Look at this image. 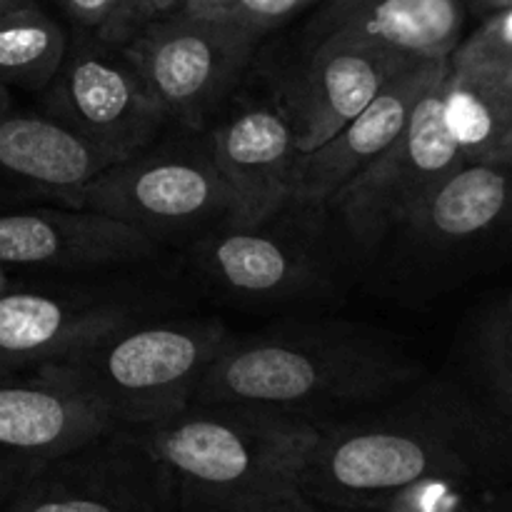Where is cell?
I'll return each mask as SVG.
<instances>
[{
	"instance_id": "52a82bcc",
	"label": "cell",
	"mask_w": 512,
	"mask_h": 512,
	"mask_svg": "<svg viewBox=\"0 0 512 512\" xmlns=\"http://www.w3.org/2000/svg\"><path fill=\"white\" fill-rule=\"evenodd\" d=\"M40 95L45 113L113 163L153 145L173 125L125 50L78 28L68 35L58 73Z\"/></svg>"
},
{
	"instance_id": "83f0119b",
	"label": "cell",
	"mask_w": 512,
	"mask_h": 512,
	"mask_svg": "<svg viewBox=\"0 0 512 512\" xmlns=\"http://www.w3.org/2000/svg\"><path fill=\"white\" fill-rule=\"evenodd\" d=\"M512 8V0H465V10H468V18L483 20L488 15L498 13V10Z\"/></svg>"
},
{
	"instance_id": "ac0fdd59",
	"label": "cell",
	"mask_w": 512,
	"mask_h": 512,
	"mask_svg": "<svg viewBox=\"0 0 512 512\" xmlns=\"http://www.w3.org/2000/svg\"><path fill=\"white\" fill-rule=\"evenodd\" d=\"M465 23V0H320L303 28V43L343 38L440 60L465 38Z\"/></svg>"
},
{
	"instance_id": "2e32d148",
	"label": "cell",
	"mask_w": 512,
	"mask_h": 512,
	"mask_svg": "<svg viewBox=\"0 0 512 512\" xmlns=\"http://www.w3.org/2000/svg\"><path fill=\"white\" fill-rule=\"evenodd\" d=\"M450 58L420 60L383 85L378 95L328 143L300 155L293 208L325 210L350 178L368 168L408 125L415 105L448 73Z\"/></svg>"
},
{
	"instance_id": "cb8c5ba5",
	"label": "cell",
	"mask_w": 512,
	"mask_h": 512,
	"mask_svg": "<svg viewBox=\"0 0 512 512\" xmlns=\"http://www.w3.org/2000/svg\"><path fill=\"white\" fill-rule=\"evenodd\" d=\"M450 65L512 73V8L478 20V28L453 50Z\"/></svg>"
},
{
	"instance_id": "ba28073f",
	"label": "cell",
	"mask_w": 512,
	"mask_h": 512,
	"mask_svg": "<svg viewBox=\"0 0 512 512\" xmlns=\"http://www.w3.org/2000/svg\"><path fill=\"white\" fill-rule=\"evenodd\" d=\"M445 75L420 98L403 133L325 205L363 250H375L390 230L403 228L435 188L465 165L445 123Z\"/></svg>"
},
{
	"instance_id": "9c48e42d",
	"label": "cell",
	"mask_w": 512,
	"mask_h": 512,
	"mask_svg": "<svg viewBox=\"0 0 512 512\" xmlns=\"http://www.w3.org/2000/svg\"><path fill=\"white\" fill-rule=\"evenodd\" d=\"M3 512H180V500L150 445L110 428L40 470Z\"/></svg>"
},
{
	"instance_id": "5bb4252c",
	"label": "cell",
	"mask_w": 512,
	"mask_h": 512,
	"mask_svg": "<svg viewBox=\"0 0 512 512\" xmlns=\"http://www.w3.org/2000/svg\"><path fill=\"white\" fill-rule=\"evenodd\" d=\"M200 278L218 293L245 303H293L318 298L330 285L325 255L300 233L223 225L190 243Z\"/></svg>"
},
{
	"instance_id": "277c9868",
	"label": "cell",
	"mask_w": 512,
	"mask_h": 512,
	"mask_svg": "<svg viewBox=\"0 0 512 512\" xmlns=\"http://www.w3.org/2000/svg\"><path fill=\"white\" fill-rule=\"evenodd\" d=\"M225 338L218 318L145 315L38 370L103 405L120 428H143L188 408Z\"/></svg>"
},
{
	"instance_id": "4316f807",
	"label": "cell",
	"mask_w": 512,
	"mask_h": 512,
	"mask_svg": "<svg viewBox=\"0 0 512 512\" xmlns=\"http://www.w3.org/2000/svg\"><path fill=\"white\" fill-rule=\"evenodd\" d=\"M130 5H133L135 15H138L140 25H145L150 20L165 18V15L180 10L183 0H130Z\"/></svg>"
},
{
	"instance_id": "8992f818",
	"label": "cell",
	"mask_w": 512,
	"mask_h": 512,
	"mask_svg": "<svg viewBox=\"0 0 512 512\" xmlns=\"http://www.w3.org/2000/svg\"><path fill=\"white\" fill-rule=\"evenodd\" d=\"M265 38L180 10L145 23L120 48L173 128L205 133L238 95Z\"/></svg>"
},
{
	"instance_id": "f1b7e54d",
	"label": "cell",
	"mask_w": 512,
	"mask_h": 512,
	"mask_svg": "<svg viewBox=\"0 0 512 512\" xmlns=\"http://www.w3.org/2000/svg\"><path fill=\"white\" fill-rule=\"evenodd\" d=\"M8 108H13V98H10V90L0 85V113H5Z\"/></svg>"
},
{
	"instance_id": "484cf974",
	"label": "cell",
	"mask_w": 512,
	"mask_h": 512,
	"mask_svg": "<svg viewBox=\"0 0 512 512\" xmlns=\"http://www.w3.org/2000/svg\"><path fill=\"white\" fill-rule=\"evenodd\" d=\"M228 512H330L310 500L303 490H288V493L270 495V498L255 500V503L240 505Z\"/></svg>"
},
{
	"instance_id": "1f68e13d",
	"label": "cell",
	"mask_w": 512,
	"mask_h": 512,
	"mask_svg": "<svg viewBox=\"0 0 512 512\" xmlns=\"http://www.w3.org/2000/svg\"><path fill=\"white\" fill-rule=\"evenodd\" d=\"M510 75H512V73H510Z\"/></svg>"
},
{
	"instance_id": "ffe728a7",
	"label": "cell",
	"mask_w": 512,
	"mask_h": 512,
	"mask_svg": "<svg viewBox=\"0 0 512 512\" xmlns=\"http://www.w3.org/2000/svg\"><path fill=\"white\" fill-rule=\"evenodd\" d=\"M443 113L465 163L512 165V75L450 65Z\"/></svg>"
},
{
	"instance_id": "7402d4cb",
	"label": "cell",
	"mask_w": 512,
	"mask_h": 512,
	"mask_svg": "<svg viewBox=\"0 0 512 512\" xmlns=\"http://www.w3.org/2000/svg\"><path fill=\"white\" fill-rule=\"evenodd\" d=\"M318 3L320 0H183L180 13L228 23L268 38Z\"/></svg>"
},
{
	"instance_id": "603a6c76",
	"label": "cell",
	"mask_w": 512,
	"mask_h": 512,
	"mask_svg": "<svg viewBox=\"0 0 512 512\" xmlns=\"http://www.w3.org/2000/svg\"><path fill=\"white\" fill-rule=\"evenodd\" d=\"M485 383L495 403V420L512 438V293L488 318L480 338Z\"/></svg>"
},
{
	"instance_id": "5b68a950",
	"label": "cell",
	"mask_w": 512,
	"mask_h": 512,
	"mask_svg": "<svg viewBox=\"0 0 512 512\" xmlns=\"http://www.w3.org/2000/svg\"><path fill=\"white\" fill-rule=\"evenodd\" d=\"M160 138L105 168L85 188L80 208L108 215L155 243L203 235L230 225L233 198L220 178L203 133Z\"/></svg>"
},
{
	"instance_id": "6da1fadb",
	"label": "cell",
	"mask_w": 512,
	"mask_h": 512,
	"mask_svg": "<svg viewBox=\"0 0 512 512\" xmlns=\"http://www.w3.org/2000/svg\"><path fill=\"white\" fill-rule=\"evenodd\" d=\"M435 475L512 478V438L448 393L388 400L320 428L300 490L330 512H370Z\"/></svg>"
},
{
	"instance_id": "d4e9b609",
	"label": "cell",
	"mask_w": 512,
	"mask_h": 512,
	"mask_svg": "<svg viewBox=\"0 0 512 512\" xmlns=\"http://www.w3.org/2000/svg\"><path fill=\"white\" fill-rule=\"evenodd\" d=\"M75 28L110 45H125L143 25L130 0H58Z\"/></svg>"
},
{
	"instance_id": "9a60e30c",
	"label": "cell",
	"mask_w": 512,
	"mask_h": 512,
	"mask_svg": "<svg viewBox=\"0 0 512 512\" xmlns=\"http://www.w3.org/2000/svg\"><path fill=\"white\" fill-rule=\"evenodd\" d=\"M160 243L140 230L65 205L0 210V268L83 273L155 258Z\"/></svg>"
},
{
	"instance_id": "7c38bea8",
	"label": "cell",
	"mask_w": 512,
	"mask_h": 512,
	"mask_svg": "<svg viewBox=\"0 0 512 512\" xmlns=\"http://www.w3.org/2000/svg\"><path fill=\"white\" fill-rule=\"evenodd\" d=\"M110 428L108 410L43 370L0 378V512L40 473Z\"/></svg>"
},
{
	"instance_id": "3957f363",
	"label": "cell",
	"mask_w": 512,
	"mask_h": 512,
	"mask_svg": "<svg viewBox=\"0 0 512 512\" xmlns=\"http://www.w3.org/2000/svg\"><path fill=\"white\" fill-rule=\"evenodd\" d=\"M170 470L180 512H228L300 490L320 428L250 405H200L133 428Z\"/></svg>"
},
{
	"instance_id": "44dd1931",
	"label": "cell",
	"mask_w": 512,
	"mask_h": 512,
	"mask_svg": "<svg viewBox=\"0 0 512 512\" xmlns=\"http://www.w3.org/2000/svg\"><path fill=\"white\" fill-rule=\"evenodd\" d=\"M68 45V33L43 8L28 0L0 10V85L43 93Z\"/></svg>"
},
{
	"instance_id": "4dcf8cb0",
	"label": "cell",
	"mask_w": 512,
	"mask_h": 512,
	"mask_svg": "<svg viewBox=\"0 0 512 512\" xmlns=\"http://www.w3.org/2000/svg\"><path fill=\"white\" fill-rule=\"evenodd\" d=\"M55 3H58V0H55Z\"/></svg>"
},
{
	"instance_id": "7a4b0ae2",
	"label": "cell",
	"mask_w": 512,
	"mask_h": 512,
	"mask_svg": "<svg viewBox=\"0 0 512 512\" xmlns=\"http://www.w3.org/2000/svg\"><path fill=\"white\" fill-rule=\"evenodd\" d=\"M418 378V363L373 330L298 323L228 333L190 403L278 410L325 428L388 403Z\"/></svg>"
},
{
	"instance_id": "f546056e",
	"label": "cell",
	"mask_w": 512,
	"mask_h": 512,
	"mask_svg": "<svg viewBox=\"0 0 512 512\" xmlns=\"http://www.w3.org/2000/svg\"><path fill=\"white\" fill-rule=\"evenodd\" d=\"M23 3H28V0H0V10L15 8V5H23Z\"/></svg>"
},
{
	"instance_id": "4fadbf2b",
	"label": "cell",
	"mask_w": 512,
	"mask_h": 512,
	"mask_svg": "<svg viewBox=\"0 0 512 512\" xmlns=\"http://www.w3.org/2000/svg\"><path fill=\"white\" fill-rule=\"evenodd\" d=\"M138 318L145 308L133 295L0 288V378L73 358Z\"/></svg>"
},
{
	"instance_id": "d6986e66",
	"label": "cell",
	"mask_w": 512,
	"mask_h": 512,
	"mask_svg": "<svg viewBox=\"0 0 512 512\" xmlns=\"http://www.w3.org/2000/svg\"><path fill=\"white\" fill-rule=\"evenodd\" d=\"M403 228L430 248L483 243L512 233V165L465 163Z\"/></svg>"
},
{
	"instance_id": "e0dca14e",
	"label": "cell",
	"mask_w": 512,
	"mask_h": 512,
	"mask_svg": "<svg viewBox=\"0 0 512 512\" xmlns=\"http://www.w3.org/2000/svg\"><path fill=\"white\" fill-rule=\"evenodd\" d=\"M113 160L48 113H0V195L80 208Z\"/></svg>"
},
{
	"instance_id": "30bf717a",
	"label": "cell",
	"mask_w": 512,
	"mask_h": 512,
	"mask_svg": "<svg viewBox=\"0 0 512 512\" xmlns=\"http://www.w3.org/2000/svg\"><path fill=\"white\" fill-rule=\"evenodd\" d=\"M415 63L420 58L383 45L315 40L303 43L298 63L273 78V98L293 125L300 153H310L348 125L388 80Z\"/></svg>"
},
{
	"instance_id": "8fae6325",
	"label": "cell",
	"mask_w": 512,
	"mask_h": 512,
	"mask_svg": "<svg viewBox=\"0 0 512 512\" xmlns=\"http://www.w3.org/2000/svg\"><path fill=\"white\" fill-rule=\"evenodd\" d=\"M203 135L233 198L230 225L255 228L293 208L295 170L303 153L273 95L233 98Z\"/></svg>"
}]
</instances>
